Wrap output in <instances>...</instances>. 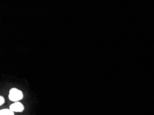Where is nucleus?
<instances>
[{"label": "nucleus", "mask_w": 154, "mask_h": 115, "mask_svg": "<svg viewBox=\"0 0 154 115\" xmlns=\"http://www.w3.org/2000/svg\"><path fill=\"white\" fill-rule=\"evenodd\" d=\"M8 97L12 101L17 102L23 98V93L21 91L16 88H13L9 91Z\"/></svg>", "instance_id": "f257e3e1"}, {"label": "nucleus", "mask_w": 154, "mask_h": 115, "mask_svg": "<svg viewBox=\"0 0 154 115\" xmlns=\"http://www.w3.org/2000/svg\"><path fill=\"white\" fill-rule=\"evenodd\" d=\"M9 108L13 112H21L24 110V106L20 102L17 101L11 104Z\"/></svg>", "instance_id": "f03ea898"}, {"label": "nucleus", "mask_w": 154, "mask_h": 115, "mask_svg": "<svg viewBox=\"0 0 154 115\" xmlns=\"http://www.w3.org/2000/svg\"><path fill=\"white\" fill-rule=\"evenodd\" d=\"M5 102L4 98L2 96H0V105H2L4 104Z\"/></svg>", "instance_id": "20e7f679"}, {"label": "nucleus", "mask_w": 154, "mask_h": 115, "mask_svg": "<svg viewBox=\"0 0 154 115\" xmlns=\"http://www.w3.org/2000/svg\"><path fill=\"white\" fill-rule=\"evenodd\" d=\"M0 115H14V114L10 109H4L0 110Z\"/></svg>", "instance_id": "7ed1b4c3"}]
</instances>
